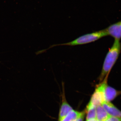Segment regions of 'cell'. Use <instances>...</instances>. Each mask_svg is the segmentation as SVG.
<instances>
[{
    "label": "cell",
    "mask_w": 121,
    "mask_h": 121,
    "mask_svg": "<svg viewBox=\"0 0 121 121\" xmlns=\"http://www.w3.org/2000/svg\"><path fill=\"white\" fill-rule=\"evenodd\" d=\"M110 117L102 105L96 106V119L98 121H105Z\"/></svg>",
    "instance_id": "8"
},
{
    "label": "cell",
    "mask_w": 121,
    "mask_h": 121,
    "mask_svg": "<svg viewBox=\"0 0 121 121\" xmlns=\"http://www.w3.org/2000/svg\"><path fill=\"white\" fill-rule=\"evenodd\" d=\"M108 76L109 75H107L102 82L97 85L89 104L97 106L101 105L105 101V91L106 87L108 84Z\"/></svg>",
    "instance_id": "3"
},
{
    "label": "cell",
    "mask_w": 121,
    "mask_h": 121,
    "mask_svg": "<svg viewBox=\"0 0 121 121\" xmlns=\"http://www.w3.org/2000/svg\"><path fill=\"white\" fill-rule=\"evenodd\" d=\"M108 35L110 36L115 40H120L121 39V21L115 23L106 28Z\"/></svg>",
    "instance_id": "4"
},
{
    "label": "cell",
    "mask_w": 121,
    "mask_h": 121,
    "mask_svg": "<svg viewBox=\"0 0 121 121\" xmlns=\"http://www.w3.org/2000/svg\"><path fill=\"white\" fill-rule=\"evenodd\" d=\"M121 51V44L120 40H115L104 60L101 73L98 78L99 82H102L107 75L109 74L119 57Z\"/></svg>",
    "instance_id": "1"
},
{
    "label": "cell",
    "mask_w": 121,
    "mask_h": 121,
    "mask_svg": "<svg viewBox=\"0 0 121 121\" xmlns=\"http://www.w3.org/2000/svg\"><path fill=\"white\" fill-rule=\"evenodd\" d=\"M86 121H98L96 119H91L86 120Z\"/></svg>",
    "instance_id": "13"
},
{
    "label": "cell",
    "mask_w": 121,
    "mask_h": 121,
    "mask_svg": "<svg viewBox=\"0 0 121 121\" xmlns=\"http://www.w3.org/2000/svg\"><path fill=\"white\" fill-rule=\"evenodd\" d=\"M85 111H83V113H82V115L80 117H79L78 119H76L75 121H83L84 120V117L85 115Z\"/></svg>",
    "instance_id": "12"
},
{
    "label": "cell",
    "mask_w": 121,
    "mask_h": 121,
    "mask_svg": "<svg viewBox=\"0 0 121 121\" xmlns=\"http://www.w3.org/2000/svg\"><path fill=\"white\" fill-rule=\"evenodd\" d=\"M83 111L79 112L72 110L61 121H74L80 117Z\"/></svg>",
    "instance_id": "9"
},
{
    "label": "cell",
    "mask_w": 121,
    "mask_h": 121,
    "mask_svg": "<svg viewBox=\"0 0 121 121\" xmlns=\"http://www.w3.org/2000/svg\"><path fill=\"white\" fill-rule=\"evenodd\" d=\"M86 120L91 119H96V106L88 104L87 106Z\"/></svg>",
    "instance_id": "10"
},
{
    "label": "cell",
    "mask_w": 121,
    "mask_h": 121,
    "mask_svg": "<svg viewBox=\"0 0 121 121\" xmlns=\"http://www.w3.org/2000/svg\"><path fill=\"white\" fill-rule=\"evenodd\" d=\"M62 102L60 106L59 114V121H61L72 110V107L67 102L65 96H63Z\"/></svg>",
    "instance_id": "7"
},
{
    "label": "cell",
    "mask_w": 121,
    "mask_h": 121,
    "mask_svg": "<svg viewBox=\"0 0 121 121\" xmlns=\"http://www.w3.org/2000/svg\"><path fill=\"white\" fill-rule=\"evenodd\" d=\"M108 36L105 29H103L97 31L95 32L91 33H88L78 37L75 39L68 43L54 44L49 48L58 46H71L82 45L94 42L101 39L103 37Z\"/></svg>",
    "instance_id": "2"
},
{
    "label": "cell",
    "mask_w": 121,
    "mask_h": 121,
    "mask_svg": "<svg viewBox=\"0 0 121 121\" xmlns=\"http://www.w3.org/2000/svg\"><path fill=\"white\" fill-rule=\"evenodd\" d=\"M101 105L110 116L121 119V111L112 103L110 102L105 101Z\"/></svg>",
    "instance_id": "5"
},
{
    "label": "cell",
    "mask_w": 121,
    "mask_h": 121,
    "mask_svg": "<svg viewBox=\"0 0 121 121\" xmlns=\"http://www.w3.org/2000/svg\"><path fill=\"white\" fill-rule=\"evenodd\" d=\"M120 95L121 91L117 90L108 84L106 87L105 91V101L110 102Z\"/></svg>",
    "instance_id": "6"
},
{
    "label": "cell",
    "mask_w": 121,
    "mask_h": 121,
    "mask_svg": "<svg viewBox=\"0 0 121 121\" xmlns=\"http://www.w3.org/2000/svg\"><path fill=\"white\" fill-rule=\"evenodd\" d=\"M105 121H121V119L110 116Z\"/></svg>",
    "instance_id": "11"
}]
</instances>
